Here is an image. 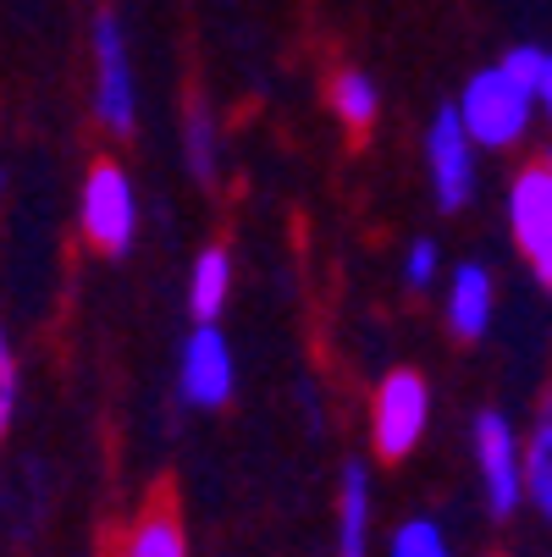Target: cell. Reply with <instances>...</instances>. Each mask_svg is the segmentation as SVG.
<instances>
[{
  "label": "cell",
  "instance_id": "9a60e30c",
  "mask_svg": "<svg viewBox=\"0 0 552 557\" xmlns=\"http://www.w3.org/2000/svg\"><path fill=\"white\" fill-rule=\"evenodd\" d=\"M525 503L552 524V425H536L525 436Z\"/></svg>",
  "mask_w": 552,
  "mask_h": 557
},
{
  "label": "cell",
  "instance_id": "ac0fdd59",
  "mask_svg": "<svg viewBox=\"0 0 552 557\" xmlns=\"http://www.w3.org/2000/svg\"><path fill=\"white\" fill-rule=\"evenodd\" d=\"M437 271H442V249L431 244V237H415V244L404 249V287L409 293H431Z\"/></svg>",
  "mask_w": 552,
  "mask_h": 557
},
{
  "label": "cell",
  "instance_id": "9c48e42d",
  "mask_svg": "<svg viewBox=\"0 0 552 557\" xmlns=\"http://www.w3.org/2000/svg\"><path fill=\"white\" fill-rule=\"evenodd\" d=\"M492 309H498V282L481 260H464L447 276V332L458 343H481L492 332Z\"/></svg>",
  "mask_w": 552,
  "mask_h": 557
},
{
  "label": "cell",
  "instance_id": "2e32d148",
  "mask_svg": "<svg viewBox=\"0 0 552 557\" xmlns=\"http://www.w3.org/2000/svg\"><path fill=\"white\" fill-rule=\"evenodd\" d=\"M387 557H453V546H447V530L431 513H415V519H404L398 530H392Z\"/></svg>",
  "mask_w": 552,
  "mask_h": 557
},
{
  "label": "cell",
  "instance_id": "277c9868",
  "mask_svg": "<svg viewBox=\"0 0 552 557\" xmlns=\"http://www.w3.org/2000/svg\"><path fill=\"white\" fill-rule=\"evenodd\" d=\"M469 458L481 469V492H487L492 519H514L525 503V442L508 425V414H498V409L476 414V425H469Z\"/></svg>",
  "mask_w": 552,
  "mask_h": 557
},
{
  "label": "cell",
  "instance_id": "52a82bcc",
  "mask_svg": "<svg viewBox=\"0 0 552 557\" xmlns=\"http://www.w3.org/2000/svg\"><path fill=\"white\" fill-rule=\"evenodd\" d=\"M508 232L525 265L536 271V282L552 287V172L541 161L519 166L508 183Z\"/></svg>",
  "mask_w": 552,
  "mask_h": 557
},
{
  "label": "cell",
  "instance_id": "8992f818",
  "mask_svg": "<svg viewBox=\"0 0 552 557\" xmlns=\"http://www.w3.org/2000/svg\"><path fill=\"white\" fill-rule=\"evenodd\" d=\"M426 177L437 194V210H464L476 199V138H469L458 106H442L426 122Z\"/></svg>",
  "mask_w": 552,
  "mask_h": 557
},
{
  "label": "cell",
  "instance_id": "8fae6325",
  "mask_svg": "<svg viewBox=\"0 0 552 557\" xmlns=\"http://www.w3.org/2000/svg\"><path fill=\"white\" fill-rule=\"evenodd\" d=\"M122 557H188V535H183V513L172 497H155L122 535Z\"/></svg>",
  "mask_w": 552,
  "mask_h": 557
},
{
  "label": "cell",
  "instance_id": "5b68a950",
  "mask_svg": "<svg viewBox=\"0 0 552 557\" xmlns=\"http://www.w3.org/2000/svg\"><path fill=\"white\" fill-rule=\"evenodd\" d=\"M95 122L116 138H127L138 127V77H133V55H127V34L122 17L106 7L95 12Z\"/></svg>",
  "mask_w": 552,
  "mask_h": 557
},
{
  "label": "cell",
  "instance_id": "7c38bea8",
  "mask_svg": "<svg viewBox=\"0 0 552 557\" xmlns=\"http://www.w3.org/2000/svg\"><path fill=\"white\" fill-rule=\"evenodd\" d=\"M327 106H332V116L359 138V133H370L376 116H381V84H376L365 66H338V72L327 77Z\"/></svg>",
  "mask_w": 552,
  "mask_h": 557
},
{
  "label": "cell",
  "instance_id": "7a4b0ae2",
  "mask_svg": "<svg viewBox=\"0 0 552 557\" xmlns=\"http://www.w3.org/2000/svg\"><path fill=\"white\" fill-rule=\"evenodd\" d=\"M453 106H458L469 138H476V149H514V144H525L530 122L541 116L536 95H525L503 66L469 72V84H464V95Z\"/></svg>",
  "mask_w": 552,
  "mask_h": 557
},
{
  "label": "cell",
  "instance_id": "30bf717a",
  "mask_svg": "<svg viewBox=\"0 0 552 557\" xmlns=\"http://www.w3.org/2000/svg\"><path fill=\"white\" fill-rule=\"evenodd\" d=\"M370 519H376V474L365 458L338 469V557H370Z\"/></svg>",
  "mask_w": 552,
  "mask_h": 557
},
{
  "label": "cell",
  "instance_id": "ba28073f",
  "mask_svg": "<svg viewBox=\"0 0 552 557\" xmlns=\"http://www.w3.org/2000/svg\"><path fill=\"white\" fill-rule=\"evenodd\" d=\"M177 392L188 409H226L238 392V364H232V343L221 326H194L183 354H177Z\"/></svg>",
  "mask_w": 552,
  "mask_h": 557
},
{
  "label": "cell",
  "instance_id": "4fadbf2b",
  "mask_svg": "<svg viewBox=\"0 0 552 557\" xmlns=\"http://www.w3.org/2000/svg\"><path fill=\"white\" fill-rule=\"evenodd\" d=\"M232 298V255L221 244L199 249L194 271H188V314H194V326H216V314L226 309Z\"/></svg>",
  "mask_w": 552,
  "mask_h": 557
},
{
  "label": "cell",
  "instance_id": "d6986e66",
  "mask_svg": "<svg viewBox=\"0 0 552 557\" xmlns=\"http://www.w3.org/2000/svg\"><path fill=\"white\" fill-rule=\"evenodd\" d=\"M17 404H23V375H17V354H12L7 332H0V436L12 431Z\"/></svg>",
  "mask_w": 552,
  "mask_h": 557
},
{
  "label": "cell",
  "instance_id": "6da1fadb",
  "mask_svg": "<svg viewBox=\"0 0 552 557\" xmlns=\"http://www.w3.org/2000/svg\"><path fill=\"white\" fill-rule=\"evenodd\" d=\"M77 232L95 255L122 260L138 237V188L122 161H95L77 188Z\"/></svg>",
  "mask_w": 552,
  "mask_h": 557
},
{
  "label": "cell",
  "instance_id": "5bb4252c",
  "mask_svg": "<svg viewBox=\"0 0 552 557\" xmlns=\"http://www.w3.org/2000/svg\"><path fill=\"white\" fill-rule=\"evenodd\" d=\"M183 154H188L194 183H216V172H221V138H216V116L199 100L183 116Z\"/></svg>",
  "mask_w": 552,
  "mask_h": 557
},
{
  "label": "cell",
  "instance_id": "e0dca14e",
  "mask_svg": "<svg viewBox=\"0 0 552 557\" xmlns=\"http://www.w3.org/2000/svg\"><path fill=\"white\" fill-rule=\"evenodd\" d=\"M547 55L552 50H541V45H514V50H503V72L514 77V84L525 89V95H541V77H547Z\"/></svg>",
  "mask_w": 552,
  "mask_h": 557
},
{
  "label": "cell",
  "instance_id": "7402d4cb",
  "mask_svg": "<svg viewBox=\"0 0 552 557\" xmlns=\"http://www.w3.org/2000/svg\"><path fill=\"white\" fill-rule=\"evenodd\" d=\"M541 166H547V172H552V144H547V149H541Z\"/></svg>",
  "mask_w": 552,
  "mask_h": 557
},
{
  "label": "cell",
  "instance_id": "ffe728a7",
  "mask_svg": "<svg viewBox=\"0 0 552 557\" xmlns=\"http://www.w3.org/2000/svg\"><path fill=\"white\" fill-rule=\"evenodd\" d=\"M536 111L552 122V55H547V77H541V95H536Z\"/></svg>",
  "mask_w": 552,
  "mask_h": 557
},
{
  "label": "cell",
  "instance_id": "603a6c76",
  "mask_svg": "<svg viewBox=\"0 0 552 557\" xmlns=\"http://www.w3.org/2000/svg\"><path fill=\"white\" fill-rule=\"evenodd\" d=\"M0 194H7V166H0Z\"/></svg>",
  "mask_w": 552,
  "mask_h": 557
},
{
  "label": "cell",
  "instance_id": "3957f363",
  "mask_svg": "<svg viewBox=\"0 0 552 557\" xmlns=\"http://www.w3.org/2000/svg\"><path fill=\"white\" fill-rule=\"evenodd\" d=\"M431 431V381L420 370H392L370 392V453L404 463Z\"/></svg>",
  "mask_w": 552,
  "mask_h": 557
},
{
  "label": "cell",
  "instance_id": "44dd1931",
  "mask_svg": "<svg viewBox=\"0 0 552 557\" xmlns=\"http://www.w3.org/2000/svg\"><path fill=\"white\" fill-rule=\"evenodd\" d=\"M541 425H552V381H547V397H541Z\"/></svg>",
  "mask_w": 552,
  "mask_h": 557
}]
</instances>
